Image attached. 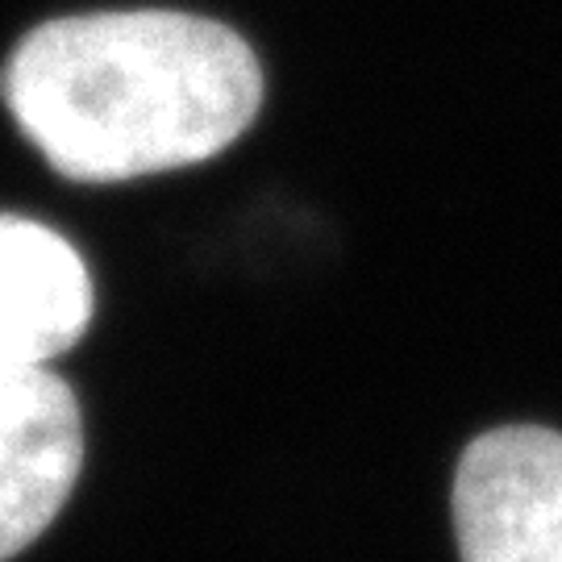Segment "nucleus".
Listing matches in <instances>:
<instances>
[{"instance_id":"obj_1","label":"nucleus","mask_w":562,"mask_h":562,"mask_svg":"<svg viewBox=\"0 0 562 562\" xmlns=\"http://www.w3.org/2000/svg\"><path fill=\"white\" fill-rule=\"evenodd\" d=\"M0 97L59 176L117 183L234 146L259 117L262 67L222 21L121 9L30 30L0 71Z\"/></svg>"},{"instance_id":"obj_2","label":"nucleus","mask_w":562,"mask_h":562,"mask_svg":"<svg viewBox=\"0 0 562 562\" xmlns=\"http://www.w3.org/2000/svg\"><path fill=\"white\" fill-rule=\"evenodd\" d=\"M454 533L462 562H562V434L504 425L467 446Z\"/></svg>"},{"instance_id":"obj_3","label":"nucleus","mask_w":562,"mask_h":562,"mask_svg":"<svg viewBox=\"0 0 562 562\" xmlns=\"http://www.w3.org/2000/svg\"><path fill=\"white\" fill-rule=\"evenodd\" d=\"M83 467L76 392L46 367L0 371V562L59 517Z\"/></svg>"},{"instance_id":"obj_4","label":"nucleus","mask_w":562,"mask_h":562,"mask_svg":"<svg viewBox=\"0 0 562 562\" xmlns=\"http://www.w3.org/2000/svg\"><path fill=\"white\" fill-rule=\"evenodd\" d=\"M92 276L71 241L0 213V371L46 367L92 322Z\"/></svg>"}]
</instances>
